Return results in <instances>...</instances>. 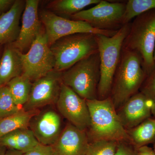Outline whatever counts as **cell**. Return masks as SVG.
Instances as JSON below:
<instances>
[{
    "mask_svg": "<svg viewBox=\"0 0 155 155\" xmlns=\"http://www.w3.org/2000/svg\"><path fill=\"white\" fill-rule=\"evenodd\" d=\"M146 78L140 55L122 48L109 96L116 111L139 92Z\"/></svg>",
    "mask_w": 155,
    "mask_h": 155,
    "instance_id": "1",
    "label": "cell"
},
{
    "mask_svg": "<svg viewBox=\"0 0 155 155\" xmlns=\"http://www.w3.org/2000/svg\"><path fill=\"white\" fill-rule=\"evenodd\" d=\"M130 23L122 25L112 36L96 35L100 56V78L97 89L98 99L110 96L113 80L119 65L122 46Z\"/></svg>",
    "mask_w": 155,
    "mask_h": 155,
    "instance_id": "2",
    "label": "cell"
},
{
    "mask_svg": "<svg viewBox=\"0 0 155 155\" xmlns=\"http://www.w3.org/2000/svg\"><path fill=\"white\" fill-rule=\"evenodd\" d=\"M90 116L89 130L92 140H107L130 143L127 130L120 122L110 97L86 100Z\"/></svg>",
    "mask_w": 155,
    "mask_h": 155,
    "instance_id": "3",
    "label": "cell"
},
{
    "mask_svg": "<svg viewBox=\"0 0 155 155\" xmlns=\"http://www.w3.org/2000/svg\"><path fill=\"white\" fill-rule=\"evenodd\" d=\"M122 48L137 53L141 57L147 76L155 68V9L139 15L130 23Z\"/></svg>",
    "mask_w": 155,
    "mask_h": 155,
    "instance_id": "4",
    "label": "cell"
},
{
    "mask_svg": "<svg viewBox=\"0 0 155 155\" xmlns=\"http://www.w3.org/2000/svg\"><path fill=\"white\" fill-rule=\"evenodd\" d=\"M100 78L98 51L84 58L61 72L62 83L86 100L98 99Z\"/></svg>",
    "mask_w": 155,
    "mask_h": 155,
    "instance_id": "5",
    "label": "cell"
},
{
    "mask_svg": "<svg viewBox=\"0 0 155 155\" xmlns=\"http://www.w3.org/2000/svg\"><path fill=\"white\" fill-rule=\"evenodd\" d=\"M54 70L63 72L90 55L98 51L96 35L78 33L65 36L50 46Z\"/></svg>",
    "mask_w": 155,
    "mask_h": 155,
    "instance_id": "6",
    "label": "cell"
},
{
    "mask_svg": "<svg viewBox=\"0 0 155 155\" xmlns=\"http://www.w3.org/2000/svg\"><path fill=\"white\" fill-rule=\"evenodd\" d=\"M39 15L50 46L60 38L71 35L91 33L112 36L118 31L97 29L86 22L66 19L48 10H42Z\"/></svg>",
    "mask_w": 155,
    "mask_h": 155,
    "instance_id": "7",
    "label": "cell"
},
{
    "mask_svg": "<svg viewBox=\"0 0 155 155\" xmlns=\"http://www.w3.org/2000/svg\"><path fill=\"white\" fill-rule=\"evenodd\" d=\"M23 73L31 81L54 70L55 60L43 26L28 51L22 54Z\"/></svg>",
    "mask_w": 155,
    "mask_h": 155,
    "instance_id": "8",
    "label": "cell"
},
{
    "mask_svg": "<svg viewBox=\"0 0 155 155\" xmlns=\"http://www.w3.org/2000/svg\"><path fill=\"white\" fill-rule=\"evenodd\" d=\"M126 3L101 1L91 8L72 15V19L83 21L104 30H117L122 25Z\"/></svg>",
    "mask_w": 155,
    "mask_h": 155,
    "instance_id": "9",
    "label": "cell"
},
{
    "mask_svg": "<svg viewBox=\"0 0 155 155\" xmlns=\"http://www.w3.org/2000/svg\"><path fill=\"white\" fill-rule=\"evenodd\" d=\"M59 113L69 123L86 131L90 126V116L86 100L62 83L57 104Z\"/></svg>",
    "mask_w": 155,
    "mask_h": 155,
    "instance_id": "10",
    "label": "cell"
},
{
    "mask_svg": "<svg viewBox=\"0 0 155 155\" xmlns=\"http://www.w3.org/2000/svg\"><path fill=\"white\" fill-rule=\"evenodd\" d=\"M34 81L29 99L22 107L24 110H38L39 108L57 104L62 83L61 72L54 70Z\"/></svg>",
    "mask_w": 155,
    "mask_h": 155,
    "instance_id": "11",
    "label": "cell"
},
{
    "mask_svg": "<svg viewBox=\"0 0 155 155\" xmlns=\"http://www.w3.org/2000/svg\"><path fill=\"white\" fill-rule=\"evenodd\" d=\"M29 128L40 143L53 145L63 130L61 116L52 109L38 112L31 118Z\"/></svg>",
    "mask_w": 155,
    "mask_h": 155,
    "instance_id": "12",
    "label": "cell"
},
{
    "mask_svg": "<svg viewBox=\"0 0 155 155\" xmlns=\"http://www.w3.org/2000/svg\"><path fill=\"white\" fill-rule=\"evenodd\" d=\"M39 3L38 0L25 1L19 35L12 43L22 54L28 51L42 26L38 11Z\"/></svg>",
    "mask_w": 155,
    "mask_h": 155,
    "instance_id": "13",
    "label": "cell"
},
{
    "mask_svg": "<svg viewBox=\"0 0 155 155\" xmlns=\"http://www.w3.org/2000/svg\"><path fill=\"white\" fill-rule=\"evenodd\" d=\"M153 104V101L140 91L130 98L116 111L124 128H133L151 117Z\"/></svg>",
    "mask_w": 155,
    "mask_h": 155,
    "instance_id": "14",
    "label": "cell"
},
{
    "mask_svg": "<svg viewBox=\"0 0 155 155\" xmlns=\"http://www.w3.org/2000/svg\"><path fill=\"white\" fill-rule=\"evenodd\" d=\"M89 142L86 131L68 122L51 146L55 155H85Z\"/></svg>",
    "mask_w": 155,
    "mask_h": 155,
    "instance_id": "15",
    "label": "cell"
},
{
    "mask_svg": "<svg viewBox=\"0 0 155 155\" xmlns=\"http://www.w3.org/2000/svg\"><path fill=\"white\" fill-rule=\"evenodd\" d=\"M22 54L12 43L5 44L0 58V87L23 74Z\"/></svg>",
    "mask_w": 155,
    "mask_h": 155,
    "instance_id": "16",
    "label": "cell"
},
{
    "mask_svg": "<svg viewBox=\"0 0 155 155\" xmlns=\"http://www.w3.org/2000/svg\"><path fill=\"white\" fill-rule=\"evenodd\" d=\"M25 1L15 0L11 8L0 16V36L5 44L14 42L20 31V18L25 8Z\"/></svg>",
    "mask_w": 155,
    "mask_h": 155,
    "instance_id": "17",
    "label": "cell"
},
{
    "mask_svg": "<svg viewBox=\"0 0 155 155\" xmlns=\"http://www.w3.org/2000/svg\"><path fill=\"white\" fill-rule=\"evenodd\" d=\"M40 143L29 128L17 129L0 137V145L8 149L27 152Z\"/></svg>",
    "mask_w": 155,
    "mask_h": 155,
    "instance_id": "18",
    "label": "cell"
},
{
    "mask_svg": "<svg viewBox=\"0 0 155 155\" xmlns=\"http://www.w3.org/2000/svg\"><path fill=\"white\" fill-rule=\"evenodd\" d=\"M130 143L136 148L155 142V117H149L133 128L127 130Z\"/></svg>",
    "mask_w": 155,
    "mask_h": 155,
    "instance_id": "19",
    "label": "cell"
},
{
    "mask_svg": "<svg viewBox=\"0 0 155 155\" xmlns=\"http://www.w3.org/2000/svg\"><path fill=\"white\" fill-rule=\"evenodd\" d=\"M38 112L26 111L22 109L16 114L0 119V137L17 129L29 128L31 118Z\"/></svg>",
    "mask_w": 155,
    "mask_h": 155,
    "instance_id": "20",
    "label": "cell"
},
{
    "mask_svg": "<svg viewBox=\"0 0 155 155\" xmlns=\"http://www.w3.org/2000/svg\"><path fill=\"white\" fill-rule=\"evenodd\" d=\"M32 82L25 74L13 78L7 86L16 104L20 107L28 101L30 96Z\"/></svg>",
    "mask_w": 155,
    "mask_h": 155,
    "instance_id": "21",
    "label": "cell"
},
{
    "mask_svg": "<svg viewBox=\"0 0 155 155\" xmlns=\"http://www.w3.org/2000/svg\"><path fill=\"white\" fill-rule=\"evenodd\" d=\"M101 0H56L48 5L49 11L70 17L83 11L90 5H96Z\"/></svg>",
    "mask_w": 155,
    "mask_h": 155,
    "instance_id": "22",
    "label": "cell"
},
{
    "mask_svg": "<svg viewBox=\"0 0 155 155\" xmlns=\"http://www.w3.org/2000/svg\"><path fill=\"white\" fill-rule=\"evenodd\" d=\"M155 9V0H129L126 2L122 18V25L130 23L131 20L150 10Z\"/></svg>",
    "mask_w": 155,
    "mask_h": 155,
    "instance_id": "23",
    "label": "cell"
},
{
    "mask_svg": "<svg viewBox=\"0 0 155 155\" xmlns=\"http://www.w3.org/2000/svg\"><path fill=\"white\" fill-rule=\"evenodd\" d=\"M22 109L16 104L7 85L0 87V119L16 114Z\"/></svg>",
    "mask_w": 155,
    "mask_h": 155,
    "instance_id": "24",
    "label": "cell"
},
{
    "mask_svg": "<svg viewBox=\"0 0 155 155\" xmlns=\"http://www.w3.org/2000/svg\"><path fill=\"white\" fill-rule=\"evenodd\" d=\"M118 143L107 140H92L89 143L85 155H115Z\"/></svg>",
    "mask_w": 155,
    "mask_h": 155,
    "instance_id": "25",
    "label": "cell"
},
{
    "mask_svg": "<svg viewBox=\"0 0 155 155\" xmlns=\"http://www.w3.org/2000/svg\"><path fill=\"white\" fill-rule=\"evenodd\" d=\"M140 91L149 99L155 100V68L150 75L147 76L140 87Z\"/></svg>",
    "mask_w": 155,
    "mask_h": 155,
    "instance_id": "26",
    "label": "cell"
},
{
    "mask_svg": "<svg viewBox=\"0 0 155 155\" xmlns=\"http://www.w3.org/2000/svg\"><path fill=\"white\" fill-rule=\"evenodd\" d=\"M115 155H139L137 149L130 143L118 142Z\"/></svg>",
    "mask_w": 155,
    "mask_h": 155,
    "instance_id": "27",
    "label": "cell"
},
{
    "mask_svg": "<svg viewBox=\"0 0 155 155\" xmlns=\"http://www.w3.org/2000/svg\"><path fill=\"white\" fill-rule=\"evenodd\" d=\"M22 155H55L51 146L38 145Z\"/></svg>",
    "mask_w": 155,
    "mask_h": 155,
    "instance_id": "28",
    "label": "cell"
},
{
    "mask_svg": "<svg viewBox=\"0 0 155 155\" xmlns=\"http://www.w3.org/2000/svg\"><path fill=\"white\" fill-rule=\"evenodd\" d=\"M15 0H0V16L11 8Z\"/></svg>",
    "mask_w": 155,
    "mask_h": 155,
    "instance_id": "29",
    "label": "cell"
},
{
    "mask_svg": "<svg viewBox=\"0 0 155 155\" xmlns=\"http://www.w3.org/2000/svg\"><path fill=\"white\" fill-rule=\"evenodd\" d=\"M137 150L139 155H155L153 150L147 146L139 148Z\"/></svg>",
    "mask_w": 155,
    "mask_h": 155,
    "instance_id": "30",
    "label": "cell"
},
{
    "mask_svg": "<svg viewBox=\"0 0 155 155\" xmlns=\"http://www.w3.org/2000/svg\"><path fill=\"white\" fill-rule=\"evenodd\" d=\"M23 153L15 150L8 149L5 155H22Z\"/></svg>",
    "mask_w": 155,
    "mask_h": 155,
    "instance_id": "31",
    "label": "cell"
},
{
    "mask_svg": "<svg viewBox=\"0 0 155 155\" xmlns=\"http://www.w3.org/2000/svg\"><path fill=\"white\" fill-rule=\"evenodd\" d=\"M8 149L0 145V155H5Z\"/></svg>",
    "mask_w": 155,
    "mask_h": 155,
    "instance_id": "32",
    "label": "cell"
},
{
    "mask_svg": "<svg viewBox=\"0 0 155 155\" xmlns=\"http://www.w3.org/2000/svg\"><path fill=\"white\" fill-rule=\"evenodd\" d=\"M151 113L154 116L153 117H155V100L153 101V105L151 108Z\"/></svg>",
    "mask_w": 155,
    "mask_h": 155,
    "instance_id": "33",
    "label": "cell"
},
{
    "mask_svg": "<svg viewBox=\"0 0 155 155\" xmlns=\"http://www.w3.org/2000/svg\"><path fill=\"white\" fill-rule=\"evenodd\" d=\"M2 45H0V58L2 56V54L3 49H2Z\"/></svg>",
    "mask_w": 155,
    "mask_h": 155,
    "instance_id": "34",
    "label": "cell"
},
{
    "mask_svg": "<svg viewBox=\"0 0 155 155\" xmlns=\"http://www.w3.org/2000/svg\"><path fill=\"white\" fill-rule=\"evenodd\" d=\"M4 44H5V42H4V40H3L2 38L0 36V45Z\"/></svg>",
    "mask_w": 155,
    "mask_h": 155,
    "instance_id": "35",
    "label": "cell"
},
{
    "mask_svg": "<svg viewBox=\"0 0 155 155\" xmlns=\"http://www.w3.org/2000/svg\"><path fill=\"white\" fill-rule=\"evenodd\" d=\"M154 152L155 153V142L154 143V149H153Z\"/></svg>",
    "mask_w": 155,
    "mask_h": 155,
    "instance_id": "36",
    "label": "cell"
},
{
    "mask_svg": "<svg viewBox=\"0 0 155 155\" xmlns=\"http://www.w3.org/2000/svg\"><path fill=\"white\" fill-rule=\"evenodd\" d=\"M154 61L155 62V48L154 51Z\"/></svg>",
    "mask_w": 155,
    "mask_h": 155,
    "instance_id": "37",
    "label": "cell"
},
{
    "mask_svg": "<svg viewBox=\"0 0 155 155\" xmlns=\"http://www.w3.org/2000/svg\"></svg>",
    "mask_w": 155,
    "mask_h": 155,
    "instance_id": "38",
    "label": "cell"
}]
</instances>
